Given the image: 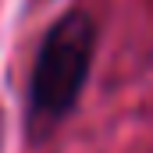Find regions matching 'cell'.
I'll list each match as a JSON object with an SVG mask.
<instances>
[{"mask_svg": "<svg viewBox=\"0 0 153 153\" xmlns=\"http://www.w3.org/2000/svg\"><path fill=\"white\" fill-rule=\"evenodd\" d=\"M96 43H100L96 18L82 4H71L46 25L32 57L25 93V125L32 135H46L50 128L75 114L93 75Z\"/></svg>", "mask_w": 153, "mask_h": 153, "instance_id": "1", "label": "cell"}]
</instances>
